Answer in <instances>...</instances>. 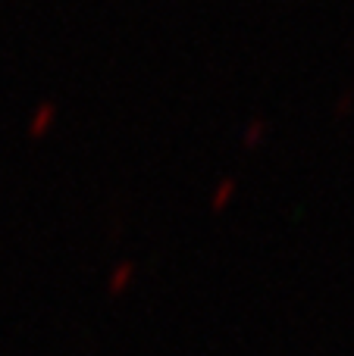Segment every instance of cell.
<instances>
[{"instance_id": "cell-3", "label": "cell", "mask_w": 354, "mask_h": 356, "mask_svg": "<svg viewBox=\"0 0 354 356\" xmlns=\"http://www.w3.org/2000/svg\"><path fill=\"white\" fill-rule=\"evenodd\" d=\"M232 194H236V181L226 178V181L217 188V197H213V213H223V207H229Z\"/></svg>"}, {"instance_id": "cell-1", "label": "cell", "mask_w": 354, "mask_h": 356, "mask_svg": "<svg viewBox=\"0 0 354 356\" xmlns=\"http://www.w3.org/2000/svg\"><path fill=\"white\" fill-rule=\"evenodd\" d=\"M54 116H56V106L54 104H41L35 110V119L29 122V135L35 138V141H38V138H44V131L54 125Z\"/></svg>"}, {"instance_id": "cell-2", "label": "cell", "mask_w": 354, "mask_h": 356, "mask_svg": "<svg viewBox=\"0 0 354 356\" xmlns=\"http://www.w3.org/2000/svg\"><path fill=\"white\" fill-rule=\"evenodd\" d=\"M132 272H135V266H132V263H119V266H116V272H113V278H110V294H113V297L123 294V291L129 288Z\"/></svg>"}, {"instance_id": "cell-4", "label": "cell", "mask_w": 354, "mask_h": 356, "mask_svg": "<svg viewBox=\"0 0 354 356\" xmlns=\"http://www.w3.org/2000/svg\"><path fill=\"white\" fill-rule=\"evenodd\" d=\"M263 129H267V125H263L261 119H254V122L245 129V135H242V144H245V147H257V144H261V138H263Z\"/></svg>"}]
</instances>
